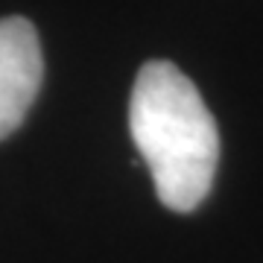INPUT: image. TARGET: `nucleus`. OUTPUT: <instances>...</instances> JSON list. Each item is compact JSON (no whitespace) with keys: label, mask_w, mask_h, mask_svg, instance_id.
<instances>
[{"label":"nucleus","mask_w":263,"mask_h":263,"mask_svg":"<svg viewBox=\"0 0 263 263\" xmlns=\"http://www.w3.org/2000/svg\"><path fill=\"white\" fill-rule=\"evenodd\" d=\"M132 141L152 173L161 205L190 214L211 193L219 132L199 88L173 62H146L129 100Z\"/></svg>","instance_id":"nucleus-1"},{"label":"nucleus","mask_w":263,"mask_h":263,"mask_svg":"<svg viewBox=\"0 0 263 263\" xmlns=\"http://www.w3.org/2000/svg\"><path fill=\"white\" fill-rule=\"evenodd\" d=\"M44 79V56L27 18H0V141L18 129Z\"/></svg>","instance_id":"nucleus-2"}]
</instances>
